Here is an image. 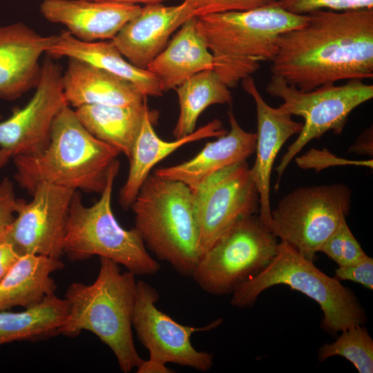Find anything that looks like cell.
Masks as SVG:
<instances>
[{"instance_id": "obj_35", "label": "cell", "mask_w": 373, "mask_h": 373, "mask_svg": "<svg viewBox=\"0 0 373 373\" xmlns=\"http://www.w3.org/2000/svg\"><path fill=\"white\" fill-rule=\"evenodd\" d=\"M137 373H171L173 370L166 367V365H161L151 360H143L141 364L137 367Z\"/></svg>"}, {"instance_id": "obj_19", "label": "cell", "mask_w": 373, "mask_h": 373, "mask_svg": "<svg viewBox=\"0 0 373 373\" xmlns=\"http://www.w3.org/2000/svg\"><path fill=\"white\" fill-rule=\"evenodd\" d=\"M228 117L229 132L206 144L193 158L160 168L153 173L162 178L181 182L193 190L215 173L246 161L255 152L256 133L244 130L231 110L228 111Z\"/></svg>"}, {"instance_id": "obj_18", "label": "cell", "mask_w": 373, "mask_h": 373, "mask_svg": "<svg viewBox=\"0 0 373 373\" xmlns=\"http://www.w3.org/2000/svg\"><path fill=\"white\" fill-rule=\"evenodd\" d=\"M190 17L184 1L173 6L147 4L111 41L130 63L146 69L166 46L170 36Z\"/></svg>"}, {"instance_id": "obj_10", "label": "cell", "mask_w": 373, "mask_h": 373, "mask_svg": "<svg viewBox=\"0 0 373 373\" xmlns=\"http://www.w3.org/2000/svg\"><path fill=\"white\" fill-rule=\"evenodd\" d=\"M351 191L343 184L299 187L271 211L269 230L307 259L316 254L349 214Z\"/></svg>"}, {"instance_id": "obj_14", "label": "cell", "mask_w": 373, "mask_h": 373, "mask_svg": "<svg viewBox=\"0 0 373 373\" xmlns=\"http://www.w3.org/2000/svg\"><path fill=\"white\" fill-rule=\"evenodd\" d=\"M76 191L48 183L37 186L30 202L21 200L15 218L3 238L19 255L61 259L70 207Z\"/></svg>"}, {"instance_id": "obj_4", "label": "cell", "mask_w": 373, "mask_h": 373, "mask_svg": "<svg viewBox=\"0 0 373 373\" xmlns=\"http://www.w3.org/2000/svg\"><path fill=\"white\" fill-rule=\"evenodd\" d=\"M297 15L277 2L256 8L196 17L198 28L213 57V70L228 87L236 86L271 61L280 35L303 25Z\"/></svg>"}, {"instance_id": "obj_11", "label": "cell", "mask_w": 373, "mask_h": 373, "mask_svg": "<svg viewBox=\"0 0 373 373\" xmlns=\"http://www.w3.org/2000/svg\"><path fill=\"white\" fill-rule=\"evenodd\" d=\"M200 257L238 220L259 209V193L246 161L211 175L191 190Z\"/></svg>"}, {"instance_id": "obj_9", "label": "cell", "mask_w": 373, "mask_h": 373, "mask_svg": "<svg viewBox=\"0 0 373 373\" xmlns=\"http://www.w3.org/2000/svg\"><path fill=\"white\" fill-rule=\"evenodd\" d=\"M270 95L283 99L279 108L304 119L296 140L288 147L276 167L278 183L293 158L314 139L332 131L342 133L352 111L373 97V86L362 79H350L342 85H323L309 91H303L287 84L280 77L271 75L266 86Z\"/></svg>"}, {"instance_id": "obj_29", "label": "cell", "mask_w": 373, "mask_h": 373, "mask_svg": "<svg viewBox=\"0 0 373 373\" xmlns=\"http://www.w3.org/2000/svg\"><path fill=\"white\" fill-rule=\"evenodd\" d=\"M334 260L338 267L358 262L367 254L352 234L346 220L327 238L321 251Z\"/></svg>"}, {"instance_id": "obj_31", "label": "cell", "mask_w": 373, "mask_h": 373, "mask_svg": "<svg viewBox=\"0 0 373 373\" xmlns=\"http://www.w3.org/2000/svg\"><path fill=\"white\" fill-rule=\"evenodd\" d=\"M277 0H184L192 17L247 10L273 4Z\"/></svg>"}, {"instance_id": "obj_2", "label": "cell", "mask_w": 373, "mask_h": 373, "mask_svg": "<svg viewBox=\"0 0 373 373\" xmlns=\"http://www.w3.org/2000/svg\"><path fill=\"white\" fill-rule=\"evenodd\" d=\"M120 154L93 136L66 105L55 118L50 142L41 152L12 158L15 178L30 195L41 183L101 194Z\"/></svg>"}, {"instance_id": "obj_27", "label": "cell", "mask_w": 373, "mask_h": 373, "mask_svg": "<svg viewBox=\"0 0 373 373\" xmlns=\"http://www.w3.org/2000/svg\"><path fill=\"white\" fill-rule=\"evenodd\" d=\"M229 88L213 70L200 72L178 86L180 112L173 130L175 138L193 133L200 115L209 106L231 103Z\"/></svg>"}, {"instance_id": "obj_28", "label": "cell", "mask_w": 373, "mask_h": 373, "mask_svg": "<svg viewBox=\"0 0 373 373\" xmlns=\"http://www.w3.org/2000/svg\"><path fill=\"white\" fill-rule=\"evenodd\" d=\"M334 356L349 361L359 373L373 372V340L363 325L341 332L335 341L325 343L318 350L321 362Z\"/></svg>"}, {"instance_id": "obj_12", "label": "cell", "mask_w": 373, "mask_h": 373, "mask_svg": "<svg viewBox=\"0 0 373 373\" xmlns=\"http://www.w3.org/2000/svg\"><path fill=\"white\" fill-rule=\"evenodd\" d=\"M160 295L144 280L137 281L132 325L140 343L149 351V360L161 365L168 363L209 371L213 364L211 353L197 350L191 341L196 332H208L221 325L218 318L202 327L176 322L156 306Z\"/></svg>"}, {"instance_id": "obj_20", "label": "cell", "mask_w": 373, "mask_h": 373, "mask_svg": "<svg viewBox=\"0 0 373 373\" xmlns=\"http://www.w3.org/2000/svg\"><path fill=\"white\" fill-rule=\"evenodd\" d=\"M157 119V114L149 110L128 158V176L119 193V203L124 209L131 207L150 171L158 162L186 144L208 137L218 138L227 132L221 121L215 119L184 137L169 142L156 134L154 124Z\"/></svg>"}, {"instance_id": "obj_7", "label": "cell", "mask_w": 373, "mask_h": 373, "mask_svg": "<svg viewBox=\"0 0 373 373\" xmlns=\"http://www.w3.org/2000/svg\"><path fill=\"white\" fill-rule=\"evenodd\" d=\"M120 163L117 160L99 199L91 206L82 202L79 191L73 195L64 241V255L70 261H80L94 256L106 258L125 267L137 276H152L160 265L148 252L135 228H123L111 207L115 178Z\"/></svg>"}, {"instance_id": "obj_22", "label": "cell", "mask_w": 373, "mask_h": 373, "mask_svg": "<svg viewBox=\"0 0 373 373\" xmlns=\"http://www.w3.org/2000/svg\"><path fill=\"white\" fill-rule=\"evenodd\" d=\"M213 57L200 33L196 17L188 19L146 69L163 92L175 89L193 75L213 70Z\"/></svg>"}, {"instance_id": "obj_15", "label": "cell", "mask_w": 373, "mask_h": 373, "mask_svg": "<svg viewBox=\"0 0 373 373\" xmlns=\"http://www.w3.org/2000/svg\"><path fill=\"white\" fill-rule=\"evenodd\" d=\"M58 35H41L22 22L0 25V98L14 100L39 82L40 57Z\"/></svg>"}, {"instance_id": "obj_6", "label": "cell", "mask_w": 373, "mask_h": 373, "mask_svg": "<svg viewBox=\"0 0 373 373\" xmlns=\"http://www.w3.org/2000/svg\"><path fill=\"white\" fill-rule=\"evenodd\" d=\"M277 285H287L318 304L323 313L321 327L331 335L367 321L364 308L350 289L282 241L268 265L232 293L231 305L250 307L262 291Z\"/></svg>"}, {"instance_id": "obj_36", "label": "cell", "mask_w": 373, "mask_h": 373, "mask_svg": "<svg viewBox=\"0 0 373 373\" xmlns=\"http://www.w3.org/2000/svg\"><path fill=\"white\" fill-rule=\"evenodd\" d=\"M372 130L369 128L364 131L363 133L358 137L356 144L351 149L353 151L359 150V152L364 153V146H367L370 149L372 146Z\"/></svg>"}, {"instance_id": "obj_34", "label": "cell", "mask_w": 373, "mask_h": 373, "mask_svg": "<svg viewBox=\"0 0 373 373\" xmlns=\"http://www.w3.org/2000/svg\"><path fill=\"white\" fill-rule=\"evenodd\" d=\"M19 256L10 243L0 240V282Z\"/></svg>"}, {"instance_id": "obj_1", "label": "cell", "mask_w": 373, "mask_h": 373, "mask_svg": "<svg viewBox=\"0 0 373 373\" xmlns=\"http://www.w3.org/2000/svg\"><path fill=\"white\" fill-rule=\"evenodd\" d=\"M280 35L270 70L303 91L373 77V9L319 10Z\"/></svg>"}, {"instance_id": "obj_30", "label": "cell", "mask_w": 373, "mask_h": 373, "mask_svg": "<svg viewBox=\"0 0 373 373\" xmlns=\"http://www.w3.org/2000/svg\"><path fill=\"white\" fill-rule=\"evenodd\" d=\"M276 2L287 11L297 15H305L319 10L373 9V0H277Z\"/></svg>"}, {"instance_id": "obj_5", "label": "cell", "mask_w": 373, "mask_h": 373, "mask_svg": "<svg viewBox=\"0 0 373 373\" xmlns=\"http://www.w3.org/2000/svg\"><path fill=\"white\" fill-rule=\"evenodd\" d=\"M146 249L183 276L200 258L193 193L184 183L149 175L130 207Z\"/></svg>"}, {"instance_id": "obj_17", "label": "cell", "mask_w": 373, "mask_h": 373, "mask_svg": "<svg viewBox=\"0 0 373 373\" xmlns=\"http://www.w3.org/2000/svg\"><path fill=\"white\" fill-rule=\"evenodd\" d=\"M140 9V5L92 0H44L39 6L47 21L64 26L86 42L112 40Z\"/></svg>"}, {"instance_id": "obj_3", "label": "cell", "mask_w": 373, "mask_h": 373, "mask_svg": "<svg viewBox=\"0 0 373 373\" xmlns=\"http://www.w3.org/2000/svg\"><path fill=\"white\" fill-rule=\"evenodd\" d=\"M99 263L92 284L73 283L68 286L65 294L68 314L58 332L69 337L83 330L93 333L111 350L120 370L128 373L143 361L132 332L136 276L122 272L119 265L110 259L99 257Z\"/></svg>"}, {"instance_id": "obj_33", "label": "cell", "mask_w": 373, "mask_h": 373, "mask_svg": "<svg viewBox=\"0 0 373 373\" xmlns=\"http://www.w3.org/2000/svg\"><path fill=\"white\" fill-rule=\"evenodd\" d=\"M21 200L16 198L12 182L4 178L0 182V239L12 223Z\"/></svg>"}, {"instance_id": "obj_24", "label": "cell", "mask_w": 373, "mask_h": 373, "mask_svg": "<svg viewBox=\"0 0 373 373\" xmlns=\"http://www.w3.org/2000/svg\"><path fill=\"white\" fill-rule=\"evenodd\" d=\"M61 259L39 254H24L0 282V310L39 304L55 294L57 285L50 276L64 267Z\"/></svg>"}, {"instance_id": "obj_37", "label": "cell", "mask_w": 373, "mask_h": 373, "mask_svg": "<svg viewBox=\"0 0 373 373\" xmlns=\"http://www.w3.org/2000/svg\"><path fill=\"white\" fill-rule=\"evenodd\" d=\"M97 1H108V2H115L121 3H128V4H135L138 5V3H143L145 5L152 4V3H160L162 1L166 0H92Z\"/></svg>"}, {"instance_id": "obj_23", "label": "cell", "mask_w": 373, "mask_h": 373, "mask_svg": "<svg viewBox=\"0 0 373 373\" xmlns=\"http://www.w3.org/2000/svg\"><path fill=\"white\" fill-rule=\"evenodd\" d=\"M47 54L50 57H73L102 68L131 83L145 97H160L163 91L158 79L147 69L130 63L111 40L86 42L67 30L58 35Z\"/></svg>"}, {"instance_id": "obj_32", "label": "cell", "mask_w": 373, "mask_h": 373, "mask_svg": "<svg viewBox=\"0 0 373 373\" xmlns=\"http://www.w3.org/2000/svg\"><path fill=\"white\" fill-rule=\"evenodd\" d=\"M339 281L350 280L373 289V258L367 255L356 263L338 267L334 276Z\"/></svg>"}, {"instance_id": "obj_25", "label": "cell", "mask_w": 373, "mask_h": 373, "mask_svg": "<svg viewBox=\"0 0 373 373\" xmlns=\"http://www.w3.org/2000/svg\"><path fill=\"white\" fill-rule=\"evenodd\" d=\"M146 100L128 105H86L75 109L84 126L96 138L130 157L146 113Z\"/></svg>"}, {"instance_id": "obj_26", "label": "cell", "mask_w": 373, "mask_h": 373, "mask_svg": "<svg viewBox=\"0 0 373 373\" xmlns=\"http://www.w3.org/2000/svg\"><path fill=\"white\" fill-rule=\"evenodd\" d=\"M68 314L67 300L55 294L21 312L0 310V345L59 334V329L66 322Z\"/></svg>"}, {"instance_id": "obj_21", "label": "cell", "mask_w": 373, "mask_h": 373, "mask_svg": "<svg viewBox=\"0 0 373 373\" xmlns=\"http://www.w3.org/2000/svg\"><path fill=\"white\" fill-rule=\"evenodd\" d=\"M61 84L67 104L75 108L94 104L128 106L146 97L129 82L73 57L62 73Z\"/></svg>"}, {"instance_id": "obj_16", "label": "cell", "mask_w": 373, "mask_h": 373, "mask_svg": "<svg viewBox=\"0 0 373 373\" xmlns=\"http://www.w3.org/2000/svg\"><path fill=\"white\" fill-rule=\"evenodd\" d=\"M243 89L254 99L257 115L255 163L251 168L259 193V218L269 229L271 220L270 178L274 160L285 142L298 134L303 123L279 107L270 106L259 93L251 76L242 80Z\"/></svg>"}, {"instance_id": "obj_8", "label": "cell", "mask_w": 373, "mask_h": 373, "mask_svg": "<svg viewBox=\"0 0 373 373\" xmlns=\"http://www.w3.org/2000/svg\"><path fill=\"white\" fill-rule=\"evenodd\" d=\"M279 242L255 214L232 225L199 258L191 278L206 293L232 294L271 261Z\"/></svg>"}, {"instance_id": "obj_13", "label": "cell", "mask_w": 373, "mask_h": 373, "mask_svg": "<svg viewBox=\"0 0 373 373\" xmlns=\"http://www.w3.org/2000/svg\"><path fill=\"white\" fill-rule=\"evenodd\" d=\"M61 76L59 64L46 58L32 98L0 122V169L10 158L36 155L48 146L55 118L68 105Z\"/></svg>"}]
</instances>
